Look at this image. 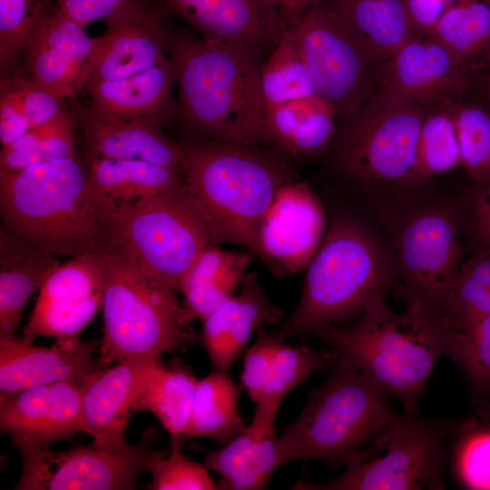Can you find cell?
Returning a JSON list of instances; mask_svg holds the SVG:
<instances>
[{"instance_id":"obj_7","label":"cell","mask_w":490,"mask_h":490,"mask_svg":"<svg viewBox=\"0 0 490 490\" xmlns=\"http://www.w3.org/2000/svg\"><path fill=\"white\" fill-rule=\"evenodd\" d=\"M98 253L103 270L101 367L185 350L193 341V331L177 290L143 270L120 243L111 240Z\"/></svg>"},{"instance_id":"obj_34","label":"cell","mask_w":490,"mask_h":490,"mask_svg":"<svg viewBox=\"0 0 490 490\" xmlns=\"http://www.w3.org/2000/svg\"><path fill=\"white\" fill-rule=\"evenodd\" d=\"M239 389L228 371L215 369L196 383L184 437L226 445L247 427L238 410Z\"/></svg>"},{"instance_id":"obj_20","label":"cell","mask_w":490,"mask_h":490,"mask_svg":"<svg viewBox=\"0 0 490 490\" xmlns=\"http://www.w3.org/2000/svg\"><path fill=\"white\" fill-rule=\"evenodd\" d=\"M161 356L133 357L88 377L83 397V432L104 446L126 444L134 402L151 367Z\"/></svg>"},{"instance_id":"obj_22","label":"cell","mask_w":490,"mask_h":490,"mask_svg":"<svg viewBox=\"0 0 490 490\" xmlns=\"http://www.w3.org/2000/svg\"><path fill=\"white\" fill-rule=\"evenodd\" d=\"M283 318L255 272H247L240 291L202 320L200 343L214 369L228 371L255 330Z\"/></svg>"},{"instance_id":"obj_33","label":"cell","mask_w":490,"mask_h":490,"mask_svg":"<svg viewBox=\"0 0 490 490\" xmlns=\"http://www.w3.org/2000/svg\"><path fill=\"white\" fill-rule=\"evenodd\" d=\"M442 44L469 74L490 65V0H460L428 35Z\"/></svg>"},{"instance_id":"obj_12","label":"cell","mask_w":490,"mask_h":490,"mask_svg":"<svg viewBox=\"0 0 490 490\" xmlns=\"http://www.w3.org/2000/svg\"><path fill=\"white\" fill-rule=\"evenodd\" d=\"M291 29L317 95L349 114L378 93L382 66L328 0L313 4Z\"/></svg>"},{"instance_id":"obj_43","label":"cell","mask_w":490,"mask_h":490,"mask_svg":"<svg viewBox=\"0 0 490 490\" xmlns=\"http://www.w3.org/2000/svg\"><path fill=\"white\" fill-rule=\"evenodd\" d=\"M74 121L62 111L47 123L42 136L24 149H1L0 171H17L34 164L75 157Z\"/></svg>"},{"instance_id":"obj_15","label":"cell","mask_w":490,"mask_h":490,"mask_svg":"<svg viewBox=\"0 0 490 490\" xmlns=\"http://www.w3.org/2000/svg\"><path fill=\"white\" fill-rule=\"evenodd\" d=\"M475 78L438 41L414 35L383 64L378 93L425 106L453 103L473 93Z\"/></svg>"},{"instance_id":"obj_13","label":"cell","mask_w":490,"mask_h":490,"mask_svg":"<svg viewBox=\"0 0 490 490\" xmlns=\"http://www.w3.org/2000/svg\"><path fill=\"white\" fill-rule=\"evenodd\" d=\"M23 470L18 490H129L152 461L163 453L150 440L104 446L92 443L66 451L49 446H17Z\"/></svg>"},{"instance_id":"obj_10","label":"cell","mask_w":490,"mask_h":490,"mask_svg":"<svg viewBox=\"0 0 490 490\" xmlns=\"http://www.w3.org/2000/svg\"><path fill=\"white\" fill-rule=\"evenodd\" d=\"M474 420L470 416L426 419L417 415H398L347 462L339 476L319 483L299 481L292 489H445L447 442Z\"/></svg>"},{"instance_id":"obj_24","label":"cell","mask_w":490,"mask_h":490,"mask_svg":"<svg viewBox=\"0 0 490 490\" xmlns=\"http://www.w3.org/2000/svg\"><path fill=\"white\" fill-rule=\"evenodd\" d=\"M174 83L176 69L168 55L137 74L98 83L84 90L91 96L90 107L98 112L159 125L176 113L172 98Z\"/></svg>"},{"instance_id":"obj_50","label":"cell","mask_w":490,"mask_h":490,"mask_svg":"<svg viewBox=\"0 0 490 490\" xmlns=\"http://www.w3.org/2000/svg\"><path fill=\"white\" fill-rule=\"evenodd\" d=\"M414 34L428 36L446 10V0H405Z\"/></svg>"},{"instance_id":"obj_36","label":"cell","mask_w":490,"mask_h":490,"mask_svg":"<svg viewBox=\"0 0 490 490\" xmlns=\"http://www.w3.org/2000/svg\"><path fill=\"white\" fill-rule=\"evenodd\" d=\"M490 315V252L467 254L448 288L440 318L458 330Z\"/></svg>"},{"instance_id":"obj_27","label":"cell","mask_w":490,"mask_h":490,"mask_svg":"<svg viewBox=\"0 0 490 490\" xmlns=\"http://www.w3.org/2000/svg\"><path fill=\"white\" fill-rule=\"evenodd\" d=\"M89 189L99 214L185 182L182 171L130 160H87Z\"/></svg>"},{"instance_id":"obj_8","label":"cell","mask_w":490,"mask_h":490,"mask_svg":"<svg viewBox=\"0 0 490 490\" xmlns=\"http://www.w3.org/2000/svg\"><path fill=\"white\" fill-rule=\"evenodd\" d=\"M377 230L394 259L395 293L406 308L440 318L450 283L468 254L456 183L405 206Z\"/></svg>"},{"instance_id":"obj_21","label":"cell","mask_w":490,"mask_h":490,"mask_svg":"<svg viewBox=\"0 0 490 490\" xmlns=\"http://www.w3.org/2000/svg\"><path fill=\"white\" fill-rule=\"evenodd\" d=\"M87 160L93 158L152 162L183 172L182 152L159 125L77 106Z\"/></svg>"},{"instance_id":"obj_4","label":"cell","mask_w":490,"mask_h":490,"mask_svg":"<svg viewBox=\"0 0 490 490\" xmlns=\"http://www.w3.org/2000/svg\"><path fill=\"white\" fill-rule=\"evenodd\" d=\"M185 183L213 244L232 243L259 257L261 221L277 191L294 180L289 159L264 146L188 138L181 142Z\"/></svg>"},{"instance_id":"obj_28","label":"cell","mask_w":490,"mask_h":490,"mask_svg":"<svg viewBox=\"0 0 490 490\" xmlns=\"http://www.w3.org/2000/svg\"><path fill=\"white\" fill-rule=\"evenodd\" d=\"M252 260L253 254L248 250L233 251L217 244L208 245L179 286L184 297L181 308L187 321L204 320L230 299L240 288Z\"/></svg>"},{"instance_id":"obj_35","label":"cell","mask_w":490,"mask_h":490,"mask_svg":"<svg viewBox=\"0 0 490 490\" xmlns=\"http://www.w3.org/2000/svg\"><path fill=\"white\" fill-rule=\"evenodd\" d=\"M198 379L188 370L168 368L158 357L141 387L134 413L149 411L168 431L172 443H180L189 421Z\"/></svg>"},{"instance_id":"obj_26","label":"cell","mask_w":490,"mask_h":490,"mask_svg":"<svg viewBox=\"0 0 490 490\" xmlns=\"http://www.w3.org/2000/svg\"><path fill=\"white\" fill-rule=\"evenodd\" d=\"M57 256L25 244L0 228V342L18 339L24 308L60 265Z\"/></svg>"},{"instance_id":"obj_41","label":"cell","mask_w":490,"mask_h":490,"mask_svg":"<svg viewBox=\"0 0 490 490\" xmlns=\"http://www.w3.org/2000/svg\"><path fill=\"white\" fill-rule=\"evenodd\" d=\"M453 474L467 489L490 490V426L475 419L455 436Z\"/></svg>"},{"instance_id":"obj_29","label":"cell","mask_w":490,"mask_h":490,"mask_svg":"<svg viewBox=\"0 0 490 490\" xmlns=\"http://www.w3.org/2000/svg\"><path fill=\"white\" fill-rule=\"evenodd\" d=\"M286 463L275 431L265 433L248 426L222 448L210 452L204 465L220 475L219 489L260 490Z\"/></svg>"},{"instance_id":"obj_17","label":"cell","mask_w":490,"mask_h":490,"mask_svg":"<svg viewBox=\"0 0 490 490\" xmlns=\"http://www.w3.org/2000/svg\"><path fill=\"white\" fill-rule=\"evenodd\" d=\"M84 381L64 380L1 395V430L11 435L16 446H49L72 439L83 432Z\"/></svg>"},{"instance_id":"obj_16","label":"cell","mask_w":490,"mask_h":490,"mask_svg":"<svg viewBox=\"0 0 490 490\" xmlns=\"http://www.w3.org/2000/svg\"><path fill=\"white\" fill-rule=\"evenodd\" d=\"M97 42L54 5L24 49L30 79L61 100L74 99L84 88Z\"/></svg>"},{"instance_id":"obj_1","label":"cell","mask_w":490,"mask_h":490,"mask_svg":"<svg viewBox=\"0 0 490 490\" xmlns=\"http://www.w3.org/2000/svg\"><path fill=\"white\" fill-rule=\"evenodd\" d=\"M428 106L377 93L338 118L321 159L328 204L345 207L378 228L405 206L446 183L428 181L418 164V141Z\"/></svg>"},{"instance_id":"obj_49","label":"cell","mask_w":490,"mask_h":490,"mask_svg":"<svg viewBox=\"0 0 490 490\" xmlns=\"http://www.w3.org/2000/svg\"><path fill=\"white\" fill-rule=\"evenodd\" d=\"M5 86L0 84V142L5 147L24 136L31 126Z\"/></svg>"},{"instance_id":"obj_37","label":"cell","mask_w":490,"mask_h":490,"mask_svg":"<svg viewBox=\"0 0 490 490\" xmlns=\"http://www.w3.org/2000/svg\"><path fill=\"white\" fill-rule=\"evenodd\" d=\"M446 356L462 371L477 415L490 417V315L450 330Z\"/></svg>"},{"instance_id":"obj_5","label":"cell","mask_w":490,"mask_h":490,"mask_svg":"<svg viewBox=\"0 0 490 490\" xmlns=\"http://www.w3.org/2000/svg\"><path fill=\"white\" fill-rule=\"evenodd\" d=\"M313 333L340 359L397 398L405 414L418 415L426 382L446 356L450 328L441 318L413 309L396 312L380 294L351 325L328 326Z\"/></svg>"},{"instance_id":"obj_44","label":"cell","mask_w":490,"mask_h":490,"mask_svg":"<svg viewBox=\"0 0 490 490\" xmlns=\"http://www.w3.org/2000/svg\"><path fill=\"white\" fill-rule=\"evenodd\" d=\"M149 470L152 480L150 490H214L219 489L205 465L197 463L181 452L180 443H172V452L155 457Z\"/></svg>"},{"instance_id":"obj_23","label":"cell","mask_w":490,"mask_h":490,"mask_svg":"<svg viewBox=\"0 0 490 490\" xmlns=\"http://www.w3.org/2000/svg\"><path fill=\"white\" fill-rule=\"evenodd\" d=\"M155 8L97 37L84 88L98 83L119 80L148 70L168 54V33Z\"/></svg>"},{"instance_id":"obj_9","label":"cell","mask_w":490,"mask_h":490,"mask_svg":"<svg viewBox=\"0 0 490 490\" xmlns=\"http://www.w3.org/2000/svg\"><path fill=\"white\" fill-rule=\"evenodd\" d=\"M388 398L369 378L338 358L334 371L311 393L299 416L279 437L285 461L316 458L332 467L346 465L399 415Z\"/></svg>"},{"instance_id":"obj_48","label":"cell","mask_w":490,"mask_h":490,"mask_svg":"<svg viewBox=\"0 0 490 490\" xmlns=\"http://www.w3.org/2000/svg\"><path fill=\"white\" fill-rule=\"evenodd\" d=\"M259 338L247 351L240 379L252 401L257 402L263 391L268 379L272 355L279 340L271 333H266L260 328Z\"/></svg>"},{"instance_id":"obj_19","label":"cell","mask_w":490,"mask_h":490,"mask_svg":"<svg viewBox=\"0 0 490 490\" xmlns=\"http://www.w3.org/2000/svg\"><path fill=\"white\" fill-rule=\"evenodd\" d=\"M99 345L79 336L58 338L47 348L22 338L0 342L1 395L64 380L83 382L103 368L93 358Z\"/></svg>"},{"instance_id":"obj_30","label":"cell","mask_w":490,"mask_h":490,"mask_svg":"<svg viewBox=\"0 0 490 490\" xmlns=\"http://www.w3.org/2000/svg\"><path fill=\"white\" fill-rule=\"evenodd\" d=\"M103 270L98 251L73 257L41 286L34 309L62 318L94 316L103 301Z\"/></svg>"},{"instance_id":"obj_42","label":"cell","mask_w":490,"mask_h":490,"mask_svg":"<svg viewBox=\"0 0 490 490\" xmlns=\"http://www.w3.org/2000/svg\"><path fill=\"white\" fill-rule=\"evenodd\" d=\"M54 0H0V64L12 66Z\"/></svg>"},{"instance_id":"obj_2","label":"cell","mask_w":490,"mask_h":490,"mask_svg":"<svg viewBox=\"0 0 490 490\" xmlns=\"http://www.w3.org/2000/svg\"><path fill=\"white\" fill-rule=\"evenodd\" d=\"M324 237L306 267L300 299L271 334L300 337L358 317L374 297L395 292L394 259L382 234L353 211L328 204Z\"/></svg>"},{"instance_id":"obj_45","label":"cell","mask_w":490,"mask_h":490,"mask_svg":"<svg viewBox=\"0 0 490 490\" xmlns=\"http://www.w3.org/2000/svg\"><path fill=\"white\" fill-rule=\"evenodd\" d=\"M459 208L468 253L490 252V180L456 183Z\"/></svg>"},{"instance_id":"obj_39","label":"cell","mask_w":490,"mask_h":490,"mask_svg":"<svg viewBox=\"0 0 490 490\" xmlns=\"http://www.w3.org/2000/svg\"><path fill=\"white\" fill-rule=\"evenodd\" d=\"M453 103L426 108L419 134L418 164L428 181L442 178L461 169V156Z\"/></svg>"},{"instance_id":"obj_18","label":"cell","mask_w":490,"mask_h":490,"mask_svg":"<svg viewBox=\"0 0 490 490\" xmlns=\"http://www.w3.org/2000/svg\"><path fill=\"white\" fill-rule=\"evenodd\" d=\"M164 15L187 23L201 37L242 45L265 55L279 40L282 26L264 0H151Z\"/></svg>"},{"instance_id":"obj_51","label":"cell","mask_w":490,"mask_h":490,"mask_svg":"<svg viewBox=\"0 0 490 490\" xmlns=\"http://www.w3.org/2000/svg\"><path fill=\"white\" fill-rule=\"evenodd\" d=\"M277 15L282 28L298 22L304 13L318 0H264Z\"/></svg>"},{"instance_id":"obj_11","label":"cell","mask_w":490,"mask_h":490,"mask_svg":"<svg viewBox=\"0 0 490 490\" xmlns=\"http://www.w3.org/2000/svg\"><path fill=\"white\" fill-rule=\"evenodd\" d=\"M99 216L112 240L177 291L197 257L212 243L204 215L185 182Z\"/></svg>"},{"instance_id":"obj_52","label":"cell","mask_w":490,"mask_h":490,"mask_svg":"<svg viewBox=\"0 0 490 490\" xmlns=\"http://www.w3.org/2000/svg\"><path fill=\"white\" fill-rule=\"evenodd\" d=\"M473 94L490 109V65L475 74Z\"/></svg>"},{"instance_id":"obj_6","label":"cell","mask_w":490,"mask_h":490,"mask_svg":"<svg viewBox=\"0 0 490 490\" xmlns=\"http://www.w3.org/2000/svg\"><path fill=\"white\" fill-rule=\"evenodd\" d=\"M1 228L54 256L100 251L111 240L77 157L0 171Z\"/></svg>"},{"instance_id":"obj_14","label":"cell","mask_w":490,"mask_h":490,"mask_svg":"<svg viewBox=\"0 0 490 490\" xmlns=\"http://www.w3.org/2000/svg\"><path fill=\"white\" fill-rule=\"evenodd\" d=\"M324 201L307 182L291 180L277 191L259 231V258L278 275L306 268L326 232Z\"/></svg>"},{"instance_id":"obj_3","label":"cell","mask_w":490,"mask_h":490,"mask_svg":"<svg viewBox=\"0 0 490 490\" xmlns=\"http://www.w3.org/2000/svg\"><path fill=\"white\" fill-rule=\"evenodd\" d=\"M176 69V113L193 138L265 147L260 73L265 54L250 48L168 34Z\"/></svg>"},{"instance_id":"obj_40","label":"cell","mask_w":490,"mask_h":490,"mask_svg":"<svg viewBox=\"0 0 490 490\" xmlns=\"http://www.w3.org/2000/svg\"><path fill=\"white\" fill-rule=\"evenodd\" d=\"M453 112L464 176L490 180V109L472 93L454 103Z\"/></svg>"},{"instance_id":"obj_25","label":"cell","mask_w":490,"mask_h":490,"mask_svg":"<svg viewBox=\"0 0 490 490\" xmlns=\"http://www.w3.org/2000/svg\"><path fill=\"white\" fill-rule=\"evenodd\" d=\"M335 110L318 95L294 99L265 111V147L290 158H321L337 127Z\"/></svg>"},{"instance_id":"obj_32","label":"cell","mask_w":490,"mask_h":490,"mask_svg":"<svg viewBox=\"0 0 490 490\" xmlns=\"http://www.w3.org/2000/svg\"><path fill=\"white\" fill-rule=\"evenodd\" d=\"M279 339L272 355L270 371L260 399L256 402L251 425L274 430L281 401L292 388L316 371L337 363L339 355L332 348L316 349L308 346L285 345Z\"/></svg>"},{"instance_id":"obj_38","label":"cell","mask_w":490,"mask_h":490,"mask_svg":"<svg viewBox=\"0 0 490 490\" xmlns=\"http://www.w3.org/2000/svg\"><path fill=\"white\" fill-rule=\"evenodd\" d=\"M260 88L265 111L288 101L317 95L289 27L282 28L279 42L263 63Z\"/></svg>"},{"instance_id":"obj_46","label":"cell","mask_w":490,"mask_h":490,"mask_svg":"<svg viewBox=\"0 0 490 490\" xmlns=\"http://www.w3.org/2000/svg\"><path fill=\"white\" fill-rule=\"evenodd\" d=\"M68 16L86 27L96 21L113 29L154 8L151 0H54Z\"/></svg>"},{"instance_id":"obj_31","label":"cell","mask_w":490,"mask_h":490,"mask_svg":"<svg viewBox=\"0 0 490 490\" xmlns=\"http://www.w3.org/2000/svg\"><path fill=\"white\" fill-rule=\"evenodd\" d=\"M361 44L380 63L415 34L405 0H328Z\"/></svg>"},{"instance_id":"obj_47","label":"cell","mask_w":490,"mask_h":490,"mask_svg":"<svg viewBox=\"0 0 490 490\" xmlns=\"http://www.w3.org/2000/svg\"><path fill=\"white\" fill-rule=\"evenodd\" d=\"M11 92L31 129L54 120L62 111V101L28 77L15 74L1 80Z\"/></svg>"}]
</instances>
